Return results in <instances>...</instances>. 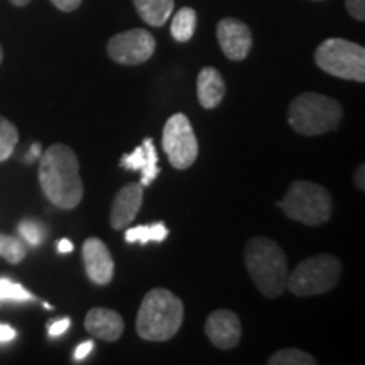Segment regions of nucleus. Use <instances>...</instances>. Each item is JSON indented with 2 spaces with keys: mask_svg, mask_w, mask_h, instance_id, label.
Wrapping results in <instances>:
<instances>
[{
  "mask_svg": "<svg viewBox=\"0 0 365 365\" xmlns=\"http://www.w3.org/2000/svg\"><path fill=\"white\" fill-rule=\"evenodd\" d=\"M31 0H11V4H14L16 7H26Z\"/></svg>",
  "mask_w": 365,
  "mask_h": 365,
  "instance_id": "72a5a7b5",
  "label": "nucleus"
},
{
  "mask_svg": "<svg viewBox=\"0 0 365 365\" xmlns=\"http://www.w3.org/2000/svg\"><path fill=\"white\" fill-rule=\"evenodd\" d=\"M81 255H83L85 272L88 279L98 286L110 284L115 264H113L112 254L105 245V242L97 239V237H90L88 240H85Z\"/></svg>",
  "mask_w": 365,
  "mask_h": 365,
  "instance_id": "9b49d317",
  "label": "nucleus"
},
{
  "mask_svg": "<svg viewBox=\"0 0 365 365\" xmlns=\"http://www.w3.org/2000/svg\"><path fill=\"white\" fill-rule=\"evenodd\" d=\"M70 325H71L70 318H61V319H58V322L51 323V325H49V328H48V331H49V335H51V336H59V335H63V333H65L68 328H70Z\"/></svg>",
  "mask_w": 365,
  "mask_h": 365,
  "instance_id": "bb28decb",
  "label": "nucleus"
},
{
  "mask_svg": "<svg viewBox=\"0 0 365 365\" xmlns=\"http://www.w3.org/2000/svg\"><path fill=\"white\" fill-rule=\"evenodd\" d=\"M196 91H198V102L203 108H207V110L217 108L222 103L227 91L220 71L213 66H205L198 75Z\"/></svg>",
  "mask_w": 365,
  "mask_h": 365,
  "instance_id": "2eb2a0df",
  "label": "nucleus"
},
{
  "mask_svg": "<svg viewBox=\"0 0 365 365\" xmlns=\"http://www.w3.org/2000/svg\"><path fill=\"white\" fill-rule=\"evenodd\" d=\"M26 245L19 237L0 234V257L9 264H21L26 259Z\"/></svg>",
  "mask_w": 365,
  "mask_h": 365,
  "instance_id": "aec40b11",
  "label": "nucleus"
},
{
  "mask_svg": "<svg viewBox=\"0 0 365 365\" xmlns=\"http://www.w3.org/2000/svg\"><path fill=\"white\" fill-rule=\"evenodd\" d=\"M134 7L144 22L153 27H161L170 21L175 0H134Z\"/></svg>",
  "mask_w": 365,
  "mask_h": 365,
  "instance_id": "dca6fc26",
  "label": "nucleus"
},
{
  "mask_svg": "<svg viewBox=\"0 0 365 365\" xmlns=\"http://www.w3.org/2000/svg\"><path fill=\"white\" fill-rule=\"evenodd\" d=\"M93 341L88 340V341H83V344L78 345V349L75 350V360H78V362H81V360L86 359L90 355L91 350H93Z\"/></svg>",
  "mask_w": 365,
  "mask_h": 365,
  "instance_id": "c85d7f7f",
  "label": "nucleus"
},
{
  "mask_svg": "<svg viewBox=\"0 0 365 365\" xmlns=\"http://www.w3.org/2000/svg\"><path fill=\"white\" fill-rule=\"evenodd\" d=\"M205 333L217 349L230 350L239 345L242 336L240 319L230 309H217L207 318Z\"/></svg>",
  "mask_w": 365,
  "mask_h": 365,
  "instance_id": "f8f14e48",
  "label": "nucleus"
},
{
  "mask_svg": "<svg viewBox=\"0 0 365 365\" xmlns=\"http://www.w3.org/2000/svg\"><path fill=\"white\" fill-rule=\"evenodd\" d=\"M16 336H17V331L14 330L12 327L0 323V344H7V341L16 340Z\"/></svg>",
  "mask_w": 365,
  "mask_h": 365,
  "instance_id": "c756f323",
  "label": "nucleus"
},
{
  "mask_svg": "<svg viewBox=\"0 0 365 365\" xmlns=\"http://www.w3.org/2000/svg\"><path fill=\"white\" fill-rule=\"evenodd\" d=\"M143 148L145 150V156H148V164H145V168L143 171V178H140V185L143 186H149L150 182H153L156 178L159 176V168H158V150L154 148V143L150 137H145L144 143H143Z\"/></svg>",
  "mask_w": 365,
  "mask_h": 365,
  "instance_id": "4be33fe9",
  "label": "nucleus"
},
{
  "mask_svg": "<svg viewBox=\"0 0 365 365\" xmlns=\"http://www.w3.org/2000/svg\"><path fill=\"white\" fill-rule=\"evenodd\" d=\"M269 365H314L317 359L299 349H282L272 354L267 360Z\"/></svg>",
  "mask_w": 365,
  "mask_h": 365,
  "instance_id": "412c9836",
  "label": "nucleus"
},
{
  "mask_svg": "<svg viewBox=\"0 0 365 365\" xmlns=\"http://www.w3.org/2000/svg\"><path fill=\"white\" fill-rule=\"evenodd\" d=\"M2 304H4V301H0V308H2Z\"/></svg>",
  "mask_w": 365,
  "mask_h": 365,
  "instance_id": "c9c22d12",
  "label": "nucleus"
},
{
  "mask_svg": "<svg viewBox=\"0 0 365 365\" xmlns=\"http://www.w3.org/2000/svg\"><path fill=\"white\" fill-rule=\"evenodd\" d=\"M19 234L22 239L27 242V244L33 245V247H38V245L44 239V228L39 222L22 220L19 223Z\"/></svg>",
  "mask_w": 365,
  "mask_h": 365,
  "instance_id": "b1692460",
  "label": "nucleus"
},
{
  "mask_svg": "<svg viewBox=\"0 0 365 365\" xmlns=\"http://www.w3.org/2000/svg\"><path fill=\"white\" fill-rule=\"evenodd\" d=\"M144 203V186L140 182H129L115 195L110 210V225L113 230H124L139 213Z\"/></svg>",
  "mask_w": 365,
  "mask_h": 365,
  "instance_id": "ddd939ff",
  "label": "nucleus"
},
{
  "mask_svg": "<svg viewBox=\"0 0 365 365\" xmlns=\"http://www.w3.org/2000/svg\"><path fill=\"white\" fill-rule=\"evenodd\" d=\"M39 182L44 196L54 207H78L83 198V181L75 150L65 144L49 145L39 158Z\"/></svg>",
  "mask_w": 365,
  "mask_h": 365,
  "instance_id": "f257e3e1",
  "label": "nucleus"
},
{
  "mask_svg": "<svg viewBox=\"0 0 365 365\" xmlns=\"http://www.w3.org/2000/svg\"><path fill=\"white\" fill-rule=\"evenodd\" d=\"M73 249H75V245H73L71 240L61 239V240L58 242V252H61V254H70V252H73Z\"/></svg>",
  "mask_w": 365,
  "mask_h": 365,
  "instance_id": "7c9ffc66",
  "label": "nucleus"
},
{
  "mask_svg": "<svg viewBox=\"0 0 365 365\" xmlns=\"http://www.w3.org/2000/svg\"><path fill=\"white\" fill-rule=\"evenodd\" d=\"M346 11L357 21L365 19V0H346Z\"/></svg>",
  "mask_w": 365,
  "mask_h": 365,
  "instance_id": "a878e982",
  "label": "nucleus"
},
{
  "mask_svg": "<svg viewBox=\"0 0 365 365\" xmlns=\"http://www.w3.org/2000/svg\"><path fill=\"white\" fill-rule=\"evenodd\" d=\"M196 12L191 7H182L171 22V36L178 43H188L196 31Z\"/></svg>",
  "mask_w": 365,
  "mask_h": 365,
  "instance_id": "f3484780",
  "label": "nucleus"
},
{
  "mask_svg": "<svg viewBox=\"0 0 365 365\" xmlns=\"http://www.w3.org/2000/svg\"><path fill=\"white\" fill-rule=\"evenodd\" d=\"M4 61V51H2V46H0V65H2Z\"/></svg>",
  "mask_w": 365,
  "mask_h": 365,
  "instance_id": "f704fd0d",
  "label": "nucleus"
},
{
  "mask_svg": "<svg viewBox=\"0 0 365 365\" xmlns=\"http://www.w3.org/2000/svg\"><path fill=\"white\" fill-rule=\"evenodd\" d=\"M85 328L95 339L117 341L124 333L125 323L120 313L108 308H91L85 317Z\"/></svg>",
  "mask_w": 365,
  "mask_h": 365,
  "instance_id": "4468645a",
  "label": "nucleus"
},
{
  "mask_svg": "<svg viewBox=\"0 0 365 365\" xmlns=\"http://www.w3.org/2000/svg\"><path fill=\"white\" fill-rule=\"evenodd\" d=\"M120 168L130 171H143L148 164V156H145V150L143 145H139L132 154H124L120 159Z\"/></svg>",
  "mask_w": 365,
  "mask_h": 365,
  "instance_id": "393cba45",
  "label": "nucleus"
},
{
  "mask_svg": "<svg viewBox=\"0 0 365 365\" xmlns=\"http://www.w3.org/2000/svg\"><path fill=\"white\" fill-rule=\"evenodd\" d=\"M163 149L175 170H188L198 158V140L193 125L185 113L168 118L163 130Z\"/></svg>",
  "mask_w": 365,
  "mask_h": 365,
  "instance_id": "6e6552de",
  "label": "nucleus"
},
{
  "mask_svg": "<svg viewBox=\"0 0 365 365\" xmlns=\"http://www.w3.org/2000/svg\"><path fill=\"white\" fill-rule=\"evenodd\" d=\"M245 267L254 284L267 298H279L286 291L287 259L276 242L267 237H252L244 250Z\"/></svg>",
  "mask_w": 365,
  "mask_h": 365,
  "instance_id": "7ed1b4c3",
  "label": "nucleus"
},
{
  "mask_svg": "<svg viewBox=\"0 0 365 365\" xmlns=\"http://www.w3.org/2000/svg\"><path fill=\"white\" fill-rule=\"evenodd\" d=\"M277 207L291 220L318 227L330 220L333 200L330 191L318 182L294 181Z\"/></svg>",
  "mask_w": 365,
  "mask_h": 365,
  "instance_id": "39448f33",
  "label": "nucleus"
},
{
  "mask_svg": "<svg viewBox=\"0 0 365 365\" xmlns=\"http://www.w3.org/2000/svg\"><path fill=\"white\" fill-rule=\"evenodd\" d=\"M314 63L328 75L341 80L365 81V49L352 41L331 38L323 41L314 53Z\"/></svg>",
  "mask_w": 365,
  "mask_h": 365,
  "instance_id": "0eeeda50",
  "label": "nucleus"
},
{
  "mask_svg": "<svg viewBox=\"0 0 365 365\" xmlns=\"http://www.w3.org/2000/svg\"><path fill=\"white\" fill-rule=\"evenodd\" d=\"M51 2L54 4V7L59 9V11L73 12L81 6V2H83V0H51Z\"/></svg>",
  "mask_w": 365,
  "mask_h": 365,
  "instance_id": "cd10ccee",
  "label": "nucleus"
},
{
  "mask_svg": "<svg viewBox=\"0 0 365 365\" xmlns=\"http://www.w3.org/2000/svg\"><path fill=\"white\" fill-rule=\"evenodd\" d=\"M34 299V296L24 286L17 284V282L7 279V277H0V301H19V303H24V301Z\"/></svg>",
  "mask_w": 365,
  "mask_h": 365,
  "instance_id": "5701e85b",
  "label": "nucleus"
},
{
  "mask_svg": "<svg viewBox=\"0 0 365 365\" xmlns=\"http://www.w3.org/2000/svg\"><path fill=\"white\" fill-rule=\"evenodd\" d=\"M217 38L223 54L232 61H244L252 49L250 27L234 17H225L218 22Z\"/></svg>",
  "mask_w": 365,
  "mask_h": 365,
  "instance_id": "9d476101",
  "label": "nucleus"
},
{
  "mask_svg": "<svg viewBox=\"0 0 365 365\" xmlns=\"http://www.w3.org/2000/svg\"><path fill=\"white\" fill-rule=\"evenodd\" d=\"M364 175H365V168L364 164H360L357 173H355V185H357V188L360 191L365 190V185H364Z\"/></svg>",
  "mask_w": 365,
  "mask_h": 365,
  "instance_id": "473e14b6",
  "label": "nucleus"
},
{
  "mask_svg": "<svg viewBox=\"0 0 365 365\" xmlns=\"http://www.w3.org/2000/svg\"><path fill=\"white\" fill-rule=\"evenodd\" d=\"M341 276V262L335 255L318 254L299 262L291 276L287 274L286 289L299 298L325 294L336 286Z\"/></svg>",
  "mask_w": 365,
  "mask_h": 365,
  "instance_id": "423d86ee",
  "label": "nucleus"
},
{
  "mask_svg": "<svg viewBox=\"0 0 365 365\" xmlns=\"http://www.w3.org/2000/svg\"><path fill=\"white\" fill-rule=\"evenodd\" d=\"M185 318L182 301L164 287L150 289L137 312V335L148 341H166L180 331Z\"/></svg>",
  "mask_w": 365,
  "mask_h": 365,
  "instance_id": "f03ea898",
  "label": "nucleus"
},
{
  "mask_svg": "<svg viewBox=\"0 0 365 365\" xmlns=\"http://www.w3.org/2000/svg\"><path fill=\"white\" fill-rule=\"evenodd\" d=\"M156 51V39L145 29H130L108 41L107 53L118 65H143Z\"/></svg>",
  "mask_w": 365,
  "mask_h": 365,
  "instance_id": "1a4fd4ad",
  "label": "nucleus"
},
{
  "mask_svg": "<svg viewBox=\"0 0 365 365\" xmlns=\"http://www.w3.org/2000/svg\"><path fill=\"white\" fill-rule=\"evenodd\" d=\"M168 234H170V230H168L166 225L163 222H158L153 223V225H139L129 228L125 232V242H129V244H135L137 242V244L145 245L148 242H164Z\"/></svg>",
  "mask_w": 365,
  "mask_h": 365,
  "instance_id": "a211bd4d",
  "label": "nucleus"
},
{
  "mask_svg": "<svg viewBox=\"0 0 365 365\" xmlns=\"http://www.w3.org/2000/svg\"><path fill=\"white\" fill-rule=\"evenodd\" d=\"M41 145L36 143V144H33V148L29 149V153H27V158H26V163H33V161H36V159L38 158H41Z\"/></svg>",
  "mask_w": 365,
  "mask_h": 365,
  "instance_id": "2f4dec72",
  "label": "nucleus"
},
{
  "mask_svg": "<svg viewBox=\"0 0 365 365\" xmlns=\"http://www.w3.org/2000/svg\"><path fill=\"white\" fill-rule=\"evenodd\" d=\"M314 2H322V0H314Z\"/></svg>",
  "mask_w": 365,
  "mask_h": 365,
  "instance_id": "e433bc0d",
  "label": "nucleus"
},
{
  "mask_svg": "<svg viewBox=\"0 0 365 365\" xmlns=\"http://www.w3.org/2000/svg\"><path fill=\"white\" fill-rule=\"evenodd\" d=\"M344 108L335 98L322 93H301L287 108L291 129L301 135L314 137L335 130L341 122Z\"/></svg>",
  "mask_w": 365,
  "mask_h": 365,
  "instance_id": "20e7f679",
  "label": "nucleus"
},
{
  "mask_svg": "<svg viewBox=\"0 0 365 365\" xmlns=\"http://www.w3.org/2000/svg\"><path fill=\"white\" fill-rule=\"evenodd\" d=\"M17 143H19L17 127L6 117L0 115V163L7 161L12 156Z\"/></svg>",
  "mask_w": 365,
  "mask_h": 365,
  "instance_id": "6ab92c4d",
  "label": "nucleus"
}]
</instances>
